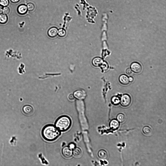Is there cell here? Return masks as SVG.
Here are the masks:
<instances>
[{
    "mask_svg": "<svg viewBox=\"0 0 166 166\" xmlns=\"http://www.w3.org/2000/svg\"><path fill=\"white\" fill-rule=\"evenodd\" d=\"M58 32V30L57 28L52 27L50 28L48 30L47 32V34L49 37L53 38L57 35Z\"/></svg>",
    "mask_w": 166,
    "mask_h": 166,
    "instance_id": "obj_10",
    "label": "cell"
},
{
    "mask_svg": "<svg viewBox=\"0 0 166 166\" xmlns=\"http://www.w3.org/2000/svg\"><path fill=\"white\" fill-rule=\"evenodd\" d=\"M131 70L135 73L138 74L141 72L142 68L141 65L137 62H133L131 65Z\"/></svg>",
    "mask_w": 166,
    "mask_h": 166,
    "instance_id": "obj_5",
    "label": "cell"
},
{
    "mask_svg": "<svg viewBox=\"0 0 166 166\" xmlns=\"http://www.w3.org/2000/svg\"><path fill=\"white\" fill-rule=\"evenodd\" d=\"M71 124L70 118L68 116L63 115L58 117L54 122V125L61 132L67 130Z\"/></svg>",
    "mask_w": 166,
    "mask_h": 166,
    "instance_id": "obj_2",
    "label": "cell"
},
{
    "mask_svg": "<svg viewBox=\"0 0 166 166\" xmlns=\"http://www.w3.org/2000/svg\"><path fill=\"white\" fill-rule=\"evenodd\" d=\"M110 126L111 128L113 129H116L119 127V123L117 120L113 119L110 122Z\"/></svg>",
    "mask_w": 166,
    "mask_h": 166,
    "instance_id": "obj_12",
    "label": "cell"
},
{
    "mask_svg": "<svg viewBox=\"0 0 166 166\" xmlns=\"http://www.w3.org/2000/svg\"><path fill=\"white\" fill-rule=\"evenodd\" d=\"M28 10L29 11H32L34 10L35 6L33 4L31 3H28L27 5Z\"/></svg>",
    "mask_w": 166,
    "mask_h": 166,
    "instance_id": "obj_17",
    "label": "cell"
},
{
    "mask_svg": "<svg viewBox=\"0 0 166 166\" xmlns=\"http://www.w3.org/2000/svg\"><path fill=\"white\" fill-rule=\"evenodd\" d=\"M58 34L59 36L63 37L64 35V31L62 29H60L58 31Z\"/></svg>",
    "mask_w": 166,
    "mask_h": 166,
    "instance_id": "obj_20",
    "label": "cell"
},
{
    "mask_svg": "<svg viewBox=\"0 0 166 166\" xmlns=\"http://www.w3.org/2000/svg\"><path fill=\"white\" fill-rule=\"evenodd\" d=\"M43 138L48 141H53L61 134V132L54 125L52 124L46 125L42 128L41 132Z\"/></svg>",
    "mask_w": 166,
    "mask_h": 166,
    "instance_id": "obj_1",
    "label": "cell"
},
{
    "mask_svg": "<svg viewBox=\"0 0 166 166\" xmlns=\"http://www.w3.org/2000/svg\"><path fill=\"white\" fill-rule=\"evenodd\" d=\"M9 3V0H0V4L4 7L7 6Z\"/></svg>",
    "mask_w": 166,
    "mask_h": 166,
    "instance_id": "obj_18",
    "label": "cell"
},
{
    "mask_svg": "<svg viewBox=\"0 0 166 166\" xmlns=\"http://www.w3.org/2000/svg\"><path fill=\"white\" fill-rule=\"evenodd\" d=\"M75 145L74 144L70 143L69 145V147L71 149H74L75 148Z\"/></svg>",
    "mask_w": 166,
    "mask_h": 166,
    "instance_id": "obj_23",
    "label": "cell"
},
{
    "mask_svg": "<svg viewBox=\"0 0 166 166\" xmlns=\"http://www.w3.org/2000/svg\"><path fill=\"white\" fill-rule=\"evenodd\" d=\"M129 82H132L133 81V78L131 77H130L129 78Z\"/></svg>",
    "mask_w": 166,
    "mask_h": 166,
    "instance_id": "obj_25",
    "label": "cell"
},
{
    "mask_svg": "<svg viewBox=\"0 0 166 166\" xmlns=\"http://www.w3.org/2000/svg\"><path fill=\"white\" fill-rule=\"evenodd\" d=\"M73 151V155L75 157H80L82 154V151L80 148L78 147L75 148Z\"/></svg>",
    "mask_w": 166,
    "mask_h": 166,
    "instance_id": "obj_13",
    "label": "cell"
},
{
    "mask_svg": "<svg viewBox=\"0 0 166 166\" xmlns=\"http://www.w3.org/2000/svg\"><path fill=\"white\" fill-rule=\"evenodd\" d=\"M17 10L18 13L19 14L23 15L27 13L28 9L27 6L25 5L21 4L18 6Z\"/></svg>",
    "mask_w": 166,
    "mask_h": 166,
    "instance_id": "obj_8",
    "label": "cell"
},
{
    "mask_svg": "<svg viewBox=\"0 0 166 166\" xmlns=\"http://www.w3.org/2000/svg\"><path fill=\"white\" fill-rule=\"evenodd\" d=\"M120 102V104L122 106L126 107L130 104L131 102V98L128 94H124L122 96Z\"/></svg>",
    "mask_w": 166,
    "mask_h": 166,
    "instance_id": "obj_3",
    "label": "cell"
},
{
    "mask_svg": "<svg viewBox=\"0 0 166 166\" xmlns=\"http://www.w3.org/2000/svg\"><path fill=\"white\" fill-rule=\"evenodd\" d=\"M119 80L121 84L125 85H128L130 82L129 78L125 74L120 75L119 77Z\"/></svg>",
    "mask_w": 166,
    "mask_h": 166,
    "instance_id": "obj_9",
    "label": "cell"
},
{
    "mask_svg": "<svg viewBox=\"0 0 166 166\" xmlns=\"http://www.w3.org/2000/svg\"><path fill=\"white\" fill-rule=\"evenodd\" d=\"M97 155L99 158L103 160L106 159L108 157L107 152L103 149H100L98 151Z\"/></svg>",
    "mask_w": 166,
    "mask_h": 166,
    "instance_id": "obj_11",
    "label": "cell"
},
{
    "mask_svg": "<svg viewBox=\"0 0 166 166\" xmlns=\"http://www.w3.org/2000/svg\"><path fill=\"white\" fill-rule=\"evenodd\" d=\"M117 120L120 123H122L125 120V117L124 114L122 113L118 114L116 117Z\"/></svg>",
    "mask_w": 166,
    "mask_h": 166,
    "instance_id": "obj_14",
    "label": "cell"
},
{
    "mask_svg": "<svg viewBox=\"0 0 166 166\" xmlns=\"http://www.w3.org/2000/svg\"><path fill=\"white\" fill-rule=\"evenodd\" d=\"M75 97L74 95L72 94H70L69 96V99L70 101H72L74 100L75 99Z\"/></svg>",
    "mask_w": 166,
    "mask_h": 166,
    "instance_id": "obj_21",
    "label": "cell"
},
{
    "mask_svg": "<svg viewBox=\"0 0 166 166\" xmlns=\"http://www.w3.org/2000/svg\"><path fill=\"white\" fill-rule=\"evenodd\" d=\"M22 111L25 114L27 115H29L33 113L34 109L31 106L27 105H25L23 106Z\"/></svg>",
    "mask_w": 166,
    "mask_h": 166,
    "instance_id": "obj_6",
    "label": "cell"
},
{
    "mask_svg": "<svg viewBox=\"0 0 166 166\" xmlns=\"http://www.w3.org/2000/svg\"><path fill=\"white\" fill-rule=\"evenodd\" d=\"M142 131L144 134L146 135H149L151 133V128L148 126L144 127L142 129Z\"/></svg>",
    "mask_w": 166,
    "mask_h": 166,
    "instance_id": "obj_16",
    "label": "cell"
},
{
    "mask_svg": "<svg viewBox=\"0 0 166 166\" xmlns=\"http://www.w3.org/2000/svg\"><path fill=\"white\" fill-rule=\"evenodd\" d=\"M73 95L78 100H82L84 99L86 96V94L85 92L81 90H78L74 92Z\"/></svg>",
    "mask_w": 166,
    "mask_h": 166,
    "instance_id": "obj_7",
    "label": "cell"
},
{
    "mask_svg": "<svg viewBox=\"0 0 166 166\" xmlns=\"http://www.w3.org/2000/svg\"><path fill=\"white\" fill-rule=\"evenodd\" d=\"M9 11L10 9L7 6L4 7L2 10L3 13L5 14H8Z\"/></svg>",
    "mask_w": 166,
    "mask_h": 166,
    "instance_id": "obj_19",
    "label": "cell"
},
{
    "mask_svg": "<svg viewBox=\"0 0 166 166\" xmlns=\"http://www.w3.org/2000/svg\"><path fill=\"white\" fill-rule=\"evenodd\" d=\"M126 72L128 74L130 75L132 74V71L130 69L128 68L126 70Z\"/></svg>",
    "mask_w": 166,
    "mask_h": 166,
    "instance_id": "obj_22",
    "label": "cell"
},
{
    "mask_svg": "<svg viewBox=\"0 0 166 166\" xmlns=\"http://www.w3.org/2000/svg\"><path fill=\"white\" fill-rule=\"evenodd\" d=\"M20 0H10L11 1L14 3H16L20 1Z\"/></svg>",
    "mask_w": 166,
    "mask_h": 166,
    "instance_id": "obj_24",
    "label": "cell"
},
{
    "mask_svg": "<svg viewBox=\"0 0 166 166\" xmlns=\"http://www.w3.org/2000/svg\"><path fill=\"white\" fill-rule=\"evenodd\" d=\"M61 153L63 156L67 158H71L73 155L72 149L67 146L63 148L61 150Z\"/></svg>",
    "mask_w": 166,
    "mask_h": 166,
    "instance_id": "obj_4",
    "label": "cell"
},
{
    "mask_svg": "<svg viewBox=\"0 0 166 166\" xmlns=\"http://www.w3.org/2000/svg\"><path fill=\"white\" fill-rule=\"evenodd\" d=\"M8 19L7 17L5 14L3 13L0 14V23H5L8 21Z\"/></svg>",
    "mask_w": 166,
    "mask_h": 166,
    "instance_id": "obj_15",
    "label": "cell"
}]
</instances>
